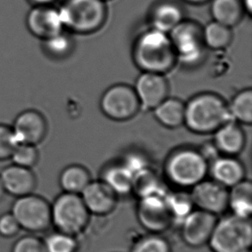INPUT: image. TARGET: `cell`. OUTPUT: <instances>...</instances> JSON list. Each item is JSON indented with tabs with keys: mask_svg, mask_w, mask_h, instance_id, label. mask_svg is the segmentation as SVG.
<instances>
[{
	"mask_svg": "<svg viewBox=\"0 0 252 252\" xmlns=\"http://www.w3.org/2000/svg\"><path fill=\"white\" fill-rule=\"evenodd\" d=\"M133 58L142 72L164 75L171 71L177 62L169 34L152 28L137 37L133 44Z\"/></svg>",
	"mask_w": 252,
	"mask_h": 252,
	"instance_id": "obj_1",
	"label": "cell"
},
{
	"mask_svg": "<svg viewBox=\"0 0 252 252\" xmlns=\"http://www.w3.org/2000/svg\"><path fill=\"white\" fill-rule=\"evenodd\" d=\"M228 104L220 95L204 92L185 103L184 125L193 133L209 134L231 121Z\"/></svg>",
	"mask_w": 252,
	"mask_h": 252,
	"instance_id": "obj_2",
	"label": "cell"
},
{
	"mask_svg": "<svg viewBox=\"0 0 252 252\" xmlns=\"http://www.w3.org/2000/svg\"><path fill=\"white\" fill-rule=\"evenodd\" d=\"M164 172L171 184L181 189H191L206 179L208 162L201 152L192 147H183L168 156Z\"/></svg>",
	"mask_w": 252,
	"mask_h": 252,
	"instance_id": "obj_3",
	"label": "cell"
},
{
	"mask_svg": "<svg viewBox=\"0 0 252 252\" xmlns=\"http://www.w3.org/2000/svg\"><path fill=\"white\" fill-rule=\"evenodd\" d=\"M208 246L212 252H252L251 219L232 214L218 218Z\"/></svg>",
	"mask_w": 252,
	"mask_h": 252,
	"instance_id": "obj_4",
	"label": "cell"
},
{
	"mask_svg": "<svg viewBox=\"0 0 252 252\" xmlns=\"http://www.w3.org/2000/svg\"><path fill=\"white\" fill-rule=\"evenodd\" d=\"M58 9L64 29L77 34L98 31L107 18L102 0H65Z\"/></svg>",
	"mask_w": 252,
	"mask_h": 252,
	"instance_id": "obj_5",
	"label": "cell"
},
{
	"mask_svg": "<svg viewBox=\"0 0 252 252\" xmlns=\"http://www.w3.org/2000/svg\"><path fill=\"white\" fill-rule=\"evenodd\" d=\"M91 214L80 194L63 192L51 203L52 226L78 237L87 228Z\"/></svg>",
	"mask_w": 252,
	"mask_h": 252,
	"instance_id": "obj_6",
	"label": "cell"
},
{
	"mask_svg": "<svg viewBox=\"0 0 252 252\" xmlns=\"http://www.w3.org/2000/svg\"><path fill=\"white\" fill-rule=\"evenodd\" d=\"M10 213L28 233L36 235L48 232L52 226L51 203L34 193L16 198Z\"/></svg>",
	"mask_w": 252,
	"mask_h": 252,
	"instance_id": "obj_7",
	"label": "cell"
},
{
	"mask_svg": "<svg viewBox=\"0 0 252 252\" xmlns=\"http://www.w3.org/2000/svg\"><path fill=\"white\" fill-rule=\"evenodd\" d=\"M177 62L187 66L200 64L205 57L202 28L192 21L183 20L169 33Z\"/></svg>",
	"mask_w": 252,
	"mask_h": 252,
	"instance_id": "obj_8",
	"label": "cell"
},
{
	"mask_svg": "<svg viewBox=\"0 0 252 252\" xmlns=\"http://www.w3.org/2000/svg\"><path fill=\"white\" fill-rule=\"evenodd\" d=\"M100 108L109 119L125 122L136 116L141 107L133 87L126 84H116L102 94Z\"/></svg>",
	"mask_w": 252,
	"mask_h": 252,
	"instance_id": "obj_9",
	"label": "cell"
},
{
	"mask_svg": "<svg viewBox=\"0 0 252 252\" xmlns=\"http://www.w3.org/2000/svg\"><path fill=\"white\" fill-rule=\"evenodd\" d=\"M166 193L164 190L140 198L137 205L138 221L149 233L163 234L174 224L165 199Z\"/></svg>",
	"mask_w": 252,
	"mask_h": 252,
	"instance_id": "obj_10",
	"label": "cell"
},
{
	"mask_svg": "<svg viewBox=\"0 0 252 252\" xmlns=\"http://www.w3.org/2000/svg\"><path fill=\"white\" fill-rule=\"evenodd\" d=\"M217 220V215L194 208L179 224L181 239L186 246L194 249L207 246Z\"/></svg>",
	"mask_w": 252,
	"mask_h": 252,
	"instance_id": "obj_11",
	"label": "cell"
},
{
	"mask_svg": "<svg viewBox=\"0 0 252 252\" xmlns=\"http://www.w3.org/2000/svg\"><path fill=\"white\" fill-rule=\"evenodd\" d=\"M10 126L18 144L38 146L46 139L48 132V121L37 109H25L19 113Z\"/></svg>",
	"mask_w": 252,
	"mask_h": 252,
	"instance_id": "obj_12",
	"label": "cell"
},
{
	"mask_svg": "<svg viewBox=\"0 0 252 252\" xmlns=\"http://www.w3.org/2000/svg\"><path fill=\"white\" fill-rule=\"evenodd\" d=\"M190 189L189 194L194 208L217 216L228 209V189L213 179H204Z\"/></svg>",
	"mask_w": 252,
	"mask_h": 252,
	"instance_id": "obj_13",
	"label": "cell"
},
{
	"mask_svg": "<svg viewBox=\"0 0 252 252\" xmlns=\"http://www.w3.org/2000/svg\"><path fill=\"white\" fill-rule=\"evenodd\" d=\"M28 31L43 41L64 31L58 8L54 5L32 6L25 18Z\"/></svg>",
	"mask_w": 252,
	"mask_h": 252,
	"instance_id": "obj_14",
	"label": "cell"
},
{
	"mask_svg": "<svg viewBox=\"0 0 252 252\" xmlns=\"http://www.w3.org/2000/svg\"><path fill=\"white\" fill-rule=\"evenodd\" d=\"M134 91L140 107L154 110L169 96V83L164 74L142 72L136 79Z\"/></svg>",
	"mask_w": 252,
	"mask_h": 252,
	"instance_id": "obj_15",
	"label": "cell"
},
{
	"mask_svg": "<svg viewBox=\"0 0 252 252\" xmlns=\"http://www.w3.org/2000/svg\"><path fill=\"white\" fill-rule=\"evenodd\" d=\"M91 215L105 216L116 208L118 195L102 180L92 181L80 194Z\"/></svg>",
	"mask_w": 252,
	"mask_h": 252,
	"instance_id": "obj_16",
	"label": "cell"
},
{
	"mask_svg": "<svg viewBox=\"0 0 252 252\" xmlns=\"http://www.w3.org/2000/svg\"><path fill=\"white\" fill-rule=\"evenodd\" d=\"M0 179L6 194L17 198L34 193L37 179L32 169L10 164L0 172Z\"/></svg>",
	"mask_w": 252,
	"mask_h": 252,
	"instance_id": "obj_17",
	"label": "cell"
},
{
	"mask_svg": "<svg viewBox=\"0 0 252 252\" xmlns=\"http://www.w3.org/2000/svg\"><path fill=\"white\" fill-rule=\"evenodd\" d=\"M208 173L213 180L227 189L246 179L244 164L236 157L221 154L209 162Z\"/></svg>",
	"mask_w": 252,
	"mask_h": 252,
	"instance_id": "obj_18",
	"label": "cell"
},
{
	"mask_svg": "<svg viewBox=\"0 0 252 252\" xmlns=\"http://www.w3.org/2000/svg\"><path fill=\"white\" fill-rule=\"evenodd\" d=\"M214 145L219 154L236 157L246 147V135L239 123L229 121L215 131Z\"/></svg>",
	"mask_w": 252,
	"mask_h": 252,
	"instance_id": "obj_19",
	"label": "cell"
},
{
	"mask_svg": "<svg viewBox=\"0 0 252 252\" xmlns=\"http://www.w3.org/2000/svg\"><path fill=\"white\" fill-rule=\"evenodd\" d=\"M184 20V11L180 5L171 1H163L153 8L150 14L152 29L169 34Z\"/></svg>",
	"mask_w": 252,
	"mask_h": 252,
	"instance_id": "obj_20",
	"label": "cell"
},
{
	"mask_svg": "<svg viewBox=\"0 0 252 252\" xmlns=\"http://www.w3.org/2000/svg\"><path fill=\"white\" fill-rule=\"evenodd\" d=\"M228 208L232 215L251 219L252 213V184L249 180L239 182L230 188L228 196Z\"/></svg>",
	"mask_w": 252,
	"mask_h": 252,
	"instance_id": "obj_21",
	"label": "cell"
},
{
	"mask_svg": "<svg viewBox=\"0 0 252 252\" xmlns=\"http://www.w3.org/2000/svg\"><path fill=\"white\" fill-rule=\"evenodd\" d=\"M210 11L214 21L232 28L242 20L245 9L242 0H212Z\"/></svg>",
	"mask_w": 252,
	"mask_h": 252,
	"instance_id": "obj_22",
	"label": "cell"
},
{
	"mask_svg": "<svg viewBox=\"0 0 252 252\" xmlns=\"http://www.w3.org/2000/svg\"><path fill=\"white\" fill-rule=\"evenodd\" d=\"M154 112L158 122L168 128L184 125L185 103L180 99L168 96L154 109Z\"/></svg>",
	"mask_w": 252,
	"mask_h": 252,
	"instance_id": "obj_23",
	"label": "cell"
},
{
	"mask_svg": "<svg viewBox=\"0 0 252 252\" xmlns=\"http://www.w3.org/2000/svg\"><path fill=\"white\" fill-rule=\"evenodd\" d=\"M133 174L123 163H119L105 168L102 171V180L119 196L133 193Z\"/></svg>",
	"mask_w": 252,
	"mask_h": 252,
	"instance_id": "obj_24",
	"label": "cell"
},
{
	"mask_svg": "<svg viewBox=\"0 0 252 252\" xmlns=\"http://www.w3.org/2000/svg\"><path fill=\"white\" fill-rule=\"evenodd\" d=\"M92 182L89 170L80 164H71L64 168L59 177V184L63 192L80 194Z\"/></svg>",
	"mask_w": 252,
	"mask_h": 252,
	"instance_id": "obj_25",
	"label": "cell"
},
{
	"mask_svg": "<svg viewBox=\"0 0 252 252\" xmlns=\"http://www.w3.org/2000/svg\"><path fill=\"white\" fill-rule=\"evenodd\" d=\"M205 46L213 50H220L228 47L232 39L231 28L213 21L202 28Z\"/></svg>",
	"mask_w": 252,
	"mask_h": 252,
	"instance_id": "obj_26",
	"label": "cell"
},
{
	"mask_svg": "<svg viewBox=\"0 0 252 252\" xmlns=\"http://www.w3.org/2000/svg\"><path fill=\"white\" fill-rule=\"evenodd\" d=\"M228 109L233 121L251 125L252 123V89H245L238 92L230 102Z\"/></svg>",
	"mask_w": 252,
	"mask_h": 252,
	"instance_id": "obj_27",
	"label": "cell"
},
{
	"mask_svg": "<svg viewBox=\"0 0 252 252\" xmlns=\"http://www.w3.org/2000/svg\"><path fill=\"white\" fill-rule=\"evenodd\" d=\"M42 49L49 58L62 60L68 57L73 50L72 38L63 31L42 41Z\"/></svg>",
	"mask_w": 252,
	"mask_h": 252,
	"instance_id": "obj_28",
	"label": "cell"
},
{
	"mask_svg": "<svg viewBox=\"0 0 252 252\" xmlns=\"http://www.w3.org/2000/svg\"><path fill=\"white\" fill-rule=\"evenodd\" d=\"M165 199L174 224H180L183 220L194 209L190 194L186 191L167 192Z\"/></svg>",
	"mask_w": 252,
	"mask_h": 252,
	"instance_id": "obj_29",
	"label": "cell"
},
{
	"mask_svg": "<svg viewBox=\"0 0 252 252\" xmlns=\"http://www.w3.org/2000/svg\"><path fill=\"white\" fill-rule=\"evenodd\" d=\"M164 190L157 174L150 167L141 170L133 177V192L139 198Z\"/></svg>",
	"mask_w": 252,
	"mask_h": 252,
	"instance_id": "obj_30",
	"label": "cell"
},
{
	"mask_svg": "<svg viewBox=\"0 0 252 252\" xmlns=\"http://www.w3.org/2000/svg\"><path fill=\"white\" fill-rule=\"evenodd\" d=\"M47 252H78L79 244L76 236L60 232L57 230L48 232L44 239Z\"/></svg>",
	"mask_w": 252,
	"mask_h": 252,
	"instance_id": "obj_31",
	"label": "cell"
},
{
	"mask_svg": "<svg viewBox=\"0 0 252 252\" xmlns=\"http://www.w3.org/2000/svg\"><path fill=\"white\" fill-rule=\"evenodd\" d=\"M130 252H172V248L163 234L148 232L137 239Z\"/></svg>",
	"mask_w": 252,
	"mask_h": 252,
	"instance_id": "obj_32",
	"label": "cell"
},
{
	"mask_svg": "<svg viewBox=\"0 0 252 252\" xmlns=\"http://www.w3.org/2000/svg\"><path fill=\"white\" fill-rule=\"evenodd\" d=\"M39 158L40 153L37 146L23 143L18 144L15 147L10 160L18 166L33 169L38 164Z\"/></svg>",
	"mask_w": 252,
	"mask_h": 252,
	"instance_id": "obj_33",
	"label": "cell"
},
{
	"mask_svg": "<svg viewBox=\"0 0 252 252\" xmlns=\"http://www.w3.org/2000/svg\"><path fill=\"white\" fill-rule=\"evenodd\" d=\"M17 143L10 125L0 123V162L10 160Z\"/></svg>",
	"mask_w": 252,
	"mask_h": 252,
	"instance_id": "obj_34",
	"label": "cell"
},
{
	"mask_svg": "<svg viewBox=\"0 0 252 252\" xmlns=\"http://www.w3.org/2000/svg\"><path fill=\"white\" fill-rule=\"evenodd\" d=\"M10 252H47L44 243L35 234L28 233L18 238L11 247Z\"/></svg>",
	"mask_w": 252,
	"mask_h": 252,
	"instance_id": "obj_35",
	"label": "cell"
},
{
	"mask_svg": "<svg viewBox=\"0 0 252 252\" xmlns=\"http://www.w3.org/2000/svg\"><path fill=\"white\" fill-rule=\"evenodd\" d=\"M22 230L14 215L10 212L0 215V237L10 239L17 237Z\"/></svg>",
	"mask_w": 252,
	"mask_h": 252,
	"instance_id": "obj_36",
	"label": "cell"
},
{
	"mask_svg": "<svg viewBox=\"0 0 252 252\" xmlns=\"http://www.w3.org/2000/svg\"><path fill=\"white\" fill-rule=\"evenodd\" d=\"M122 163L133 174V176L141 170L150 167L147 158L142 154L135 153L126 155Z\"/></svg>",
	"mask_w": 252,
	"mask_h": 252,
	"instance_id": "obj_37",
	"label": "cell"
},
{
	"mask_svg": "<svg viewBox=\"0 0 252 252\" xmlns=\"http://www.w3.org/2000/svg\"><path fill=\"white\" fill-rule=\"evenodd\" d=\"M32 4V6H44L53 5L57 0H28Z\"/></svg>",
	"mask_w": 252,
	"mask_h": 252,
	"instance_id": "obj_38",
	"label": "cell"
},
{
	"mask_svg": "<svg viewBox=\"0 0 252 252\" xmlns=\"http://www.w3.org/2000/svg\"><path fill=\"white\" fill-rule=\"evenodd\" d=\"M242 3L245 12H247L251 15L252 12V0H242Z\"/></svg>",
	"mask_w": 252,
	"mask_h": 252,
	"instance_id": "obj_39",
	"label": "cell"
},
{
	"mask_svg": "<svg viewBox=\"0 0 252 252\" xmlns=\"http://www.w3.org/2000/svg\"><path fill=\"white\" fill-rule=\"evenodd\" d=\"M6 194L5 193V190H4V189H3V184H2V181L0 179V201L3 200V197H4V195Z\"/></svg>",
	"mask_w": 252,
	"mask_h": 252,
	"instance_id": "obj_40",
	"label": "cell"
},
{
	"mask_svg": "<svg viewBox=\"0 0 252 252\" xmlns=\"http://www.w3.org/2000/svg\"><path fill=\"white\" fill-rule=\"evenodd\" d=\"M188 3H194V4H200V3H206L208 0H185Z\"/></svg>",
	"mask_w": 252,
	"mask_h": 252,
	"instance_id": "obj_41",
	"label": "cell"
},
{
	"mask_svg": "<svg viewBox=\"0 0 252 252\" xmlns=\"http://www.w3.org/2000/svg\"><path fill=\"white\" fill-rule=\"evenodd\" d=\"M102 1H105V0H102Z\"/></svg>",
	"mask_w": 252,
	"mask_h": 252,
	"instance_id": "obj_42",
	"label": "cell"
},
{
	"mask_svg": "<svg viewBox=\"0 0 252 252\" xmlns=\"http://www.w3.org/2000/svg\"></svg>",
	"mask_w": 252,
	"mask_h": 252,
	"instance_id": "obj_43",
	"label": "cell"
}]
</instances>
